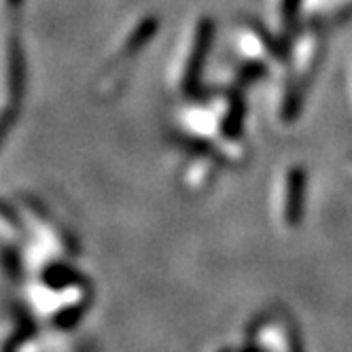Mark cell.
I'll return each instance as SVG.
<instances>
[{"mask_svg": "<svg viewBox=\"0 0 352 352\" xmlns=\"http://www.w3.org/2000/svg\"><path fill=\"white\" fill-rule=\"evenodd\" d=\"M304 7L316 17H338L352 11V0H306Z\"/></svg>", "mask_w": 352, "mask_h": 352, "instance_id": "cell-3", "label": "cell"}, {"mask_svg": "<svg viewBox=\"0 0 352 352\" xmlns=\"http://www.w3.org/2000/svg\"><path fill=\"white\" fill-rule=\"evenodd\" d=\"M212 38L210 19H197L195 26L185 34L176 58L170 66V85L176 94H185L195 83L202 62L206 60V52Z\"/></svg>", "mask_w": 352, "mask_h": 352, "instance_id": "cell-1", "label": "cell"}, {"mask_svg": "<svg viewBox=\"0 0 352 352\" xmlns=\"http://www.w3.org/2000/svg\"><path fill=\"white\" fill-rule=\"evenodd\" d=\"M267 7L274 28L278 32H285L293 23V17L299 9V0H270Z\"/></svg>", "mask_w": 352, "mask_h": 352, "instance_id": "cell-2", "label": "cell"}]
</instances>
